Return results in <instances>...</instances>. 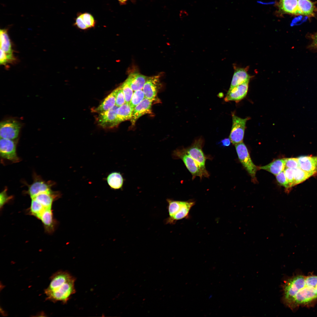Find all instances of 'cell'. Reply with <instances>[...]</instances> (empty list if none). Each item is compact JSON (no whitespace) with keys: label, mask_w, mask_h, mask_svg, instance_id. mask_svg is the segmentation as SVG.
I'll return each instance as SVG.
<instances>
[{"label":"cell","mask_w":317,"mask_h":317,"mask_svg":"<svg viewBox=\"0 0 317 317\" xmlns=\"http://www.w3.org/2000/svg\"><path fill=\"white\" fill-rule=\"evenodd\" d=\"M282 287L283 303L292 310L317 303V275L313 273H296L286 279Z\"/></svg>","instance_id":"6da1fadb"},{"label":"cell","mask_w":317,"mask_h":317,"mask_svg":"<svg viewBox=\"0 0 317 317\" xmlns=\"http://www.w3.org/2000/svg\"><path fill=\"white\" fill-rule=\"evenodd\" d=\"M48 286L45 289L46 299L53 302L65 303L75 292V278L66 271H59L50 277Z\"/></svg>","instance_id":"7a4b0ae2"},{"label":"cell","mask_w":317,"mask_h":317,"mask_svg":"<svg viewBox=\"0 0 317 317\" xmlns=\"http://www.w3.org/2000/svg\"><path fill=\"white\" fill-rule=\"evenodd\" d=\"M173 156L174 158L180 159L182 160L192 175L193 179L196 176H198L201 179L203 177H208L209 176V173L205 172L198 164L185 152L183 148L177 149L174 151Z\"/></svg>","instance_id":"3957f363"},{"label":"cell","mask_w":317,"mask_h":317,"mask_svg":"<svg viewBox=\"0 0 317 317\" xmlns=\"http://www.w3.org/2000/svg\"><path fill=\"white\" fill-rule=\"evenodd\" d=\"M239 159L254 181H256L255 175L257 167L252 162L248 150L243 142L235 145Z\"/></svg>","instance_id":"277c9868"},{"label":"cell","mask_w":317,"mask_h":317,"mask_svg":"<svg viewBox=\"0 0 317 317\" xmlns=\"http://www.w3.org/2000/svg\"><path fill=\"white\" fill-rule=\"evenodd\" d=\"M232 116V124L229 138L231 142L235 145L243 142L246 123L249 117L242 118L233 113Z\"/></svg>","instance_id":"5b68a950"},{"label":"cell","mask_w":317,"mask_h":317,"mask_svg":"<svg viewBox=\"0 0 317 317\" xmlns=\"http://www.w3.org/2000/svg\"><path fill=\"white\" fill-rule=\"evenodd\" d=\"M203 140L201 138L196 139L192 144L186 148L185 152L193 159L205 172L208 173L205 167L206 159L202 150Z\"/></svg>","instance_id":"8992f818"},{"label":"cell","mask_w":317,"mask_h":317,"mask_svg":"<svg viewBox=\"0 0 317 317\" xmlns=\"http://www.w3.org/2000/svg\"><path fill=\"white\" fill-rule=\"evenodd\" d=\"M0 124V138L14 140L18 137L21 127L18 121L9 119L1 122Z\"/></svg>","instance_id":"52a82bcc"},{"label":"cell","mask_w":317,"mask_h":317,"mask_svg":"<svg viewBox=\"0 0 317 317\" xmlns=\"http://www.w3.org/2000/svg\"><path fill=\"white\" fill-rule=\"evenodd\" d=\"M0 153L3 158L14 163L19 162L20 159L18 156L16 151V145L13 140L0 138Z\"/></svg>","instance_id":"ba28073f"},{"label":"cell","mask_w":317,"mask_h":317,"mask_svg":"<svg viewBox=\"0 0 317 317\" xmlns=\"http://www.w3.org/2000/svg\"><path fill=\"white\" fill-rule=\"evenodd\" d=\"M118 107L115 105L109 110L99 113L97 119L98 124L105 129L112 128L117 126L119 124L117 116Z\"/></svg>","instance_id":"9c48e42d"},{"label":"cell","mask_w":317,"mask_h":317,"mask_svg":"<svg viewBox=\"0 0 317 317\" xmlns=\"http://www.w3.org/2000/svg\"><path fill=\"white\" fill-rule=\"evenodd\" d=\"M33 177V182L28 186V189L26 192L31 198L41 193L51 190V188L54 184L53 182L50 181H46L40 176L35 174Z\"/></svg>","instance_id":"30bf717a"},{"label":"cell","mask_w":317,"mask_h":317,"mask_svg":"<svg viewBox=\"0 0 317 317\" xmlns=\"http://www.w3.org/2000/svg\"><path fill=\"white\" fill-rule=\"evenodd\" d=\"M159 78L158 75L147 77L142 89L146 98L153 101L155 100L160 87Z\"/></svg>","instance_id":"8fae6325"},{"label":"cell","mask_w":317,"mask_h":317,"mask_svg":"<svg viewBox=\"0 0 317 317\" xmlns=\"http://www.w3.org/2000/svg\"><path fill=\"white\" fill-rule=\"evenodd\" d=\"M249 82H246L229 89L224 99L225 101H235L237 102L244 98L247 93Z\"/></svg>","instance_id":"7c38bea8"},{"label":"cell","mask_w":317,"mask_h":317,"mask_svg":"<svg viewBox=\"0 0 317 317\" xmlns=\"http://www.w3.org/2000/svg\"><path fill=\"white\" fill-rule=\"evenodd\" d=\"M153 101L145 97L134 109L131 119L132 125L134 126L137 119L142 116L151 113Z\"/></svg>","instance_id":"4fadbf2b"},{"label":"cell","mask_w":317,"mask_h":317,"mask_svg":"<svg viewBox=\"0 0 317 317\" xmlns=\"http://www.w3.org/2000/svg\"><path fill=\"white\" fill-rule=\"evenodd\" d=\"M61 194L58 191H53L51 190L41 193L33 198L41 204L45 209L51 208L54 201L61 197Z\"/></svg>","instance_id":"5bb4252c"},{"label":"cell","mask_w":317,"mask_h":317,"mask_svg":"<svg viewBox=\"0 0 317 317\" xmlns=\"http://www.w3.org/2000/svg\"><path fill=\"white\" fill-rule=\"evenodd\" d=\"M39 219L41 220L45 232L48 234L54 232L58 223L54 219L51 208L45 209Z\"/></svg>","instance_id":"9a60e30c"},{"label":"cell","mask_w":317,"mask_h":317,"mask_svg":"<svg viewBox=\"0 0 317 317\" xmlns=\"http://www.w3.org/2000/svg\"><path fill=\"white\" fill-rule=\"evenodd\" d=\"M298 158L300 168L308 172L316 173L317 156H301Z\"/></svg>","instance_id":"2e32d148"},{"label":"cell","mask_w":317,"mask_h":317,"mask_svg":"<svg viewBox=\"0 0 317 317\" xmlns=\"http://www.w3.org/2000/svg\"><path fill=\"white\" fill-rule=\"evenodd\" d=\"M195 203L192 200L184 201L180 210L172 217L167 218L166 223L174 224L178 220L187 217L190 209L195 205Z\"/></svg>","instance_id":"e0dca14e"},{"label":"cell","mask_w":317,"mask_h":317,"mask_svg":"<svg viewBox=\"0 0 317 317\" xmlns=\"http://www.w3.org/2000/svg\"><path fill=\"white\" fill-rule=\"evenodd\" d=\"M118 90L117 87L108 95L99 106L92 110L94 112L100 113L109 110L114 107L115 105Z\"/></svg>","instance_id":"ac0fdd59"},{"label":"cell","mask_w":317,"mask_h":317,"mask_svg":"<svg viewBox=\"0 0 317 317\" xmlns=\"http://www.w3.org/2000/svg\"><path fill=\"white\" fill-rule=\"evenodd\" d=\"M147 77L138 73H131L125 80L134 91L142 90Z\"/></svg>","instance_id":"d6986e66"},{"label":"cell","mask_w":317,"mask_h":317,"mask_svg":"<svg viewBox=\"0 0 317 317\" xmlns=\"http://www.w3.org/2000/svg\"><path fill=\"white\" fill-rule=\"evenodd\" d=\"M251 77L246 69L238 68L235 71L229 89L241 84L249 82Z\"/></svg>","instance_id":"ffe728a7"},{"label":"cell","mask_w":317,"mask_h":317,"mask_svg":"<svg viewBox=\"0 0 317 317\" xmlns=\"http://www.w3.org/2000/svg\"><path fill=\"white\" fill-rule=\"evenodd\" d=\"M108 185L112 189L116 190L122 188L124 179L119 172H114L109 174L106 179Z\"/></svg>","instance_id":"44dd1931"},{"label":"cell","mask_w":317,"mask_h":317,"mask_svg":"<svg viewBox=\"0 0 317 317\" xmlns=\"http://www.w3.org/2000/svg\"><path fill=\"white\" fill-rule=\"evenodd\" d=\"M285 168V161L283 158L274 160L266 165L259 167V168L266 170L276 176L284 171Z\"/></svg>","instance_id":"7402d4cb"},{"label":"cell","mask_w":317,"mask_h":317,"mask_svg":"<svg viewBox=\"0 0 317 317\" xmlns=\"http://www.w3.org/2000/svg\"><path fill=\"white\" fill-rule=\"evenodd\" d=\"M279 7L282 11L293 14H299L298 8V0H280Z\"/></svg>","instance_id":"603a6c76"},{"label":"cell","mask_w":317,"mask_h":317,"mask_svg":"<svg viewBox=\"0 0 317 317\" xmlns=\"http://www.w3.org/2000/svg\"><path fill=\"white\" fill-rule=\"evenodd\" d=\"M0 49L6 54L13 55L12 44L8 33L7 29L0 30Z\"/></svg>","instance_id":"cb8c5ba5"},{"label":"cell","mask_w":317,"mask_h":317,"mask_svg":"<svg viewBox=\"0 0 317 317\" xmlns=\"http://www.w3.org/2000/svg\"><path fill=\"white\" fill-rule=\"evenodd\" d=\"M133 110L129 104L126 103L118 107L117 110V116L119 123L130 119Z\"/></svg>","instance_id":"d4e9b609"},{"label":"cell","mask_w":317,"mask_h":317,"mask_svg":"<svg viewBox=\"0 0 317 317\" xmlns=\"http://www.w3.org/2000/svg\"><path fill=\"white\" fill-rule=\"evenodd\" d=\"M298 8L299 14L310 16L313 14L315 7L310 0H298Z\"/></svg>","instance_id":"484cf974"},{"label":"cell","mask_w":317,"mask_h":317,"mask_svg":"<svg viewBox=\"0 0 317 317\" xmlns=\"http://www.w3.org/2000/svg\"><path fill=\"white\" fill-rule=\"evenodd\" d=\"M315 174L305 171L299 168L294 169L293 186L301 183Z\"/></svg>","instance_id":"4316f807"},{"label":"cell","mask_w":317,"mask_h":317,"mask_svg":"<svg viewBox=\"0 0 317 317\" xmlns=\"http://www.w3.org/2000/svg\"><path fill=\"white\" fill-rule=\"evenodd\" d=\"M45 208L39 202L33 198H31L29 213L30 215L39 219L41 214Z\"/></svg>","instance_id":"83f0119b"},{"label":"cell","mask_w":317,"mask_h":317,"mask_svg":"<svg viewBox=\"0 0 317 317\" xmlns=\"http://www.w3.org/2000/svg\"><path fill=\"white\" fill-rule=\"evenodd\" d=\"M168 203V209L169 217H171L176 213L180 209L184 201L174 200L169 199H167Z\"/></svg>","instance_id":"f1b7e54d"},{"label":"cell","mask_w":317,"mask_h":317,"mask_svg":"<svg viewBox=\"0 0 317 317\" xmlns=\"http://www.w3.org/2000/svg\"><path fill=\"white\" fill-rule=\"evenodd\" d=\"M145 97L142 90L134 91L129 104L131 107L134 109V108Z\"/></svg>","instance_id":"f546056e"},{"label":"cell","mask_w":317,"mask_h":317,"mask_svg":"<svg viewBox=\"0 0 317 317\" xmlns=\"http://www.w3.org/2000/svg\"><path fill=\"white\" fill-rule=\"evenodd\" d=\"M122 90L126 103L129 104L133 94V91L125 81L120 85Z\"/></svg>","instance_id":"4dcf8cb0"},{"label":"cell","mask_w":317,"mask_h":317,"mask_svg":"<svg viewBox=\"0 0 317 317\" xmlns=\"http://www.w3.org/2000/svg\"><path fill=\"white\" fill-rule=\"evenodd\" d=\"M82 19L88 28L95 26L96 21L94 17L91 14L85 12L79 13Z\"/></svg>","instance_id":"1f68e13d"},{"label":"cell","mask_w":317,"mask_h":317,"mask_svg":"<svg viewBox=\"0 0 317 317\" xmlns=\"http://www.w3.org/2000/svg\"><path fill=\"white\" fill-rule=\"evenodd\" d=\"M285 163V168L293 169L299 167L298 160L297 158H284Z\"/></svg>","instance_id":"d6a6232c"},{"label":"cell","mask_w":317,"mask_h":317,"mask_svg":"<svg viewBox=\"0 0 317 317\" xmlns=\"http://www.w3.org/2000/svg\"><path fill=\"white\" fill-rule=\"evenodd\" d=\"M276 178L279 184L287 189L290 188L284 171L276 176Z\"/></svg>","instance_id":"836d02e7"},{"label":"cell","mask_w":317,"mask_h":317,"mask_svg":"<svg viewBox=\"0 0 317 317\" xmlns=\"http://www.w3.org/2000/svg\"><path fill=\"white\" fill-rule=\"evenodd\" d=\"M118 90L117 93L115 105L119 107L125 103L124 95L121 86L118 87Z\"/></svg>","instance_id":"e575fe53"},{"label":"cell","mask_w":317,"mask_h":317,"mask_svg":"<svg viewBox=\"0 0 317 317\" xmlns=\"http://www.w3.org/2000/svg\"><path fill=\"white\" fill-rule=\"evenodd\" d=\"M7 188H5L0 194V208L1 209L4 205L12 199V196H8L7 193Z\"/></svg>","instance_id":"d590c367"},{"label":"cell","mask_w":317,"mask_h":317,"mask_svg":"<svg viewBox=\"0 0 317 317\" xmlns=\"http://www.w3.org/2000/svg\"><path fill=\"white\" fill-rule=\"evenodd\" d=\"M284 171L290 188L293 186L294 180V169L285 168Z\"/></svg>","instance_id":"8d00e7d4"},{"label":"cell","mask_w":317,"mask_h":317,"mask_svg":"<svg viewBox=\"0 0 317 317\" xmlns=\"http://www.w3.org/2000/svg\"><path fill=\"white\" fill-rule=\"evenodd\" d=\"M75 24L78 28L81 29L85 30L88 28L83 21L80 14H78L76 18Z\"/></svg>","instance_id":"74e56055"},{"label":"cell","mask_w":317,"mask_h":317,"mask_svg":"<svg viewBox=\"0 0 317 317\" xmlns=\"http://www.w3.org/2000/svg\"><path fill=\"white\" fill-rule=\"evenodd\" d=\"M8 63V61L6 54L3 51L0 49V64L5 65Z\"/></svg>","instance_id":"f35d334b"},{"label":"cell","mask_w":317,"mask_h":317,"mask_svg":"<svg viewBox=\"0 0 317 317\" xmlns=\"http://www.w3.org/2000/svg\"><path fill=\"white\" fill-rule=\"evenodd\" d=\"M231 141L230 138H227L222 140L220 143L222 146H228L230 144Z\"/></svg>","instance_id":"ab89813d"},{"label":"cell","mask_w":317,"mask_h":317,"mask_svg":"<svg viewBox=\"0 0 317 317\" xmlns=\"http://www.w3.org/2000/svg\"><path fill=\"white\" fill-rule=\"evenodd\" d=\"M120 4L121 5H124L126 4L127 1L129 0H117ZM131 1H134V0H131Z\"/></svg>","instance_id":"60d3db41"},{"label":"cell","mask_w":317,"mask_h":317,"mask_svg":"<svg viewBox=\"0 0 317 317\" xmlns=\"http://www.w3.org/2000/svg\"><path fill=\"white\" fill-rule=\"evenodd\" d=\"M313 45L317 48V34L313 38Z\"/></svg>","instance_id":"b9f144b4"},{"label":"cell","mask_w":317,"mask_h":317,"mask_svg":"<svg viewBox=\"0 0 317 317\" xmlns=\"http://www.w3.org/2000/svg\"></svg>","instance_id":"7bdbcfd3"}]
</instances>
